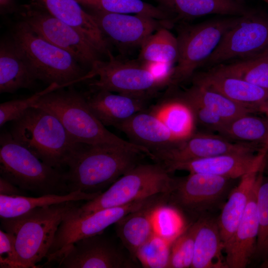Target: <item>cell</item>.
<instances>
[{"label":"cell","instance_id":"cell-1","mask_svg":"<svg viewBox=\"0 0 268 268\" xmlns=\"http://www.w3.org/2000/svg\"><path fill=\"white\" fill-rule=\"evenodd\" d=\"M144 153L117 145L84 144L65 172L69 192L101 193L139 163Z\"/></svg>","mask_w":268,"mask_h":268},{"label":"cell","instance_id":"cell-2","mask_svg":"<svg viewBox=\"0 0 268 268\" xmlns=\"http://www.w3.org/2000/svg\"><path fill=\"white\" fill-rule=\"evenodd\" d=\"M12 122L9 133L13 139L60 170L86 144L73 140L54 115L40 108L31 107Z\"/></svg>","mask_w":268,"mask_h":268},{"label":"cell","instance_id":"cell-3","mask_svg":"<svg viewBox=\"0 0 268 268\" xmlns=\"http://www.w3.org/2000/svg\"><path fill=\"white\" fill-rule=\"evenodd\" d=\"M33 107L54 115L75 142L89 145L109 144L140 151L144 147L125 140L108 131L89 108L84 94L74 89L60 88L43 95Z\"/></svg>","mask_w":268,"mask_h":268},{"label":"cell","instance_id":"cell-4","mask_svg":"<svg viewBox=\"0 0 268 268\" xmlns=\"http://www.w3.org/2000/svg\"><path fill=\"white\" fill-rule=\"evenodd\" d=\"M76 202L37 207L14 218H0L2 229L15 237L20 268H36L46 258L59 226Z\"/></svg>","mask_w":268,"mask_h":268},{"label":"cell","instance_id":"cell-5","mask_svg":"<svg viewBox=\"0 0 268 268\" xmlns=\"http://www.w3.org/2000/svg\"><path fill=\"white\" fill-rule=\"evenodd\" d=\"M0 177L26 192L45 195L69 193L65 172L48 165L15 141L0 136Z\"/></svg>","mask_w":268,"mask_h":268},{"label":"cell","instance_id":"cell-6","mask_svg":"<svg viewBox=\"0 0 268 268\" xmlns=\"http://www.w3.org/2000/svg\"><path fill=\"white\" fill-rule=\"evenodd\" d=\"M13 41L37 80L62 88L86 80L87 71L70 54L42 37L24 21L16 26Z\"/></svg>","mask_w":268,"mask_h":268},{"label":"cell","instance_id":"cell-7","mask_svg":"<svg viewBox=\"0 0 268 268\" xmlns=\"http://www.w3.org/2000/svg\"><path fill=\"white\" fill-rule=\"evenodd\" d=\"M173 180L170 173L159 163H139L95 198L75 206L72 211L78 216H85L157 194H169Z\"/></svg>","mask_w":268,"mask_h":268},{"label":"cell","instance_id":"cell-8","mask_svg":"<svg viewBox=\"0 0 268 268\" xmlns=\"http://www.w3.org/2000/svg\"><path fill=\"white\" fill-rule=\"evenodd\" d=\"M233 179L207 174L189 173L174 177L167 205L193 222L222 205L231 190ZM223 206V205H222Z\"/></svg>","mask_w":268,"mask_h":268},{"label":"cell","instance_id":"cell-9","mask_svg":"<svg viewBox=\"0 0 268 268\" xmlns=\"http://www.w3.org/2000/svg\"><path fill=\"white\" fill-rule=\"evenodd\" d=\"M239 16H222L201 23L181 26L177 37L179 56L171 84L192 78L210 56Z\"/></svg>","mask_w":268,"mask_h":268},{"label":"cell","instance_id":"cell-10","mask_svg":"<svg viewBox=\"0 0 268 268\" xmlns=\"http://www.w3.org/2000/svg\"><path fill=\"white\" fill-rule=\"evenodd\" d=\"M268 49V14L247 10L224 34L201 67H212L255 56Z\"/></svg>","mask_w":268,"mask_h":268},{"label":"cell","instance_id":"cell-11","mask_svg":"<svg viewBox=\"0 0 268 268\" xmlns=\"http://www.w3.org/2000/svg\"><path fill=\"white\" fill-rule=\"evenodd\" d=\"M108 61H95L86 74L91 90H106L149 98L161 88L139 61L121 60L111 54Z\"/></svg>","mask_w":268,"mask_h":268},{"label":"cell","instance_id":"cell-12","mask_svg":"<svg viewBox=\"0 0 268 268\" xmlns=\"http://www.w3.org/2000/svg\"><path fill=\"white\" fill-rule=\"evenodd\" d=\"M34 31L70 54L81 65L91 68L99 52L80 32L52 15L34 0L20 6L18 12Z\"/></svg>","mask_w":268,"mask_h":268},{"label":"cell","instance_id":"cell-13","mask_svg":"<svg viewBox=\"0 0 268 268\" xmlns=\"http://www.w3.org/2000/svg\"><path fill=\"white\" fill-rule=\"evenodd\" d=\"M153 196L115 207L101 209L85 216L74 214L72 208L65 215L55 234L46 258L54 261L57 255L71 243L82 238L101 234L129 213L146 203Z\"/></svg>","mask_w":268,"mask_h":268},{"label":"cell","instance_id":"cell-14","mask_svg":"<svg viewBox=\"0 0 268 268\" xmlns=\"http://www.w3.org/2000/svg\"><path fill=\"white\" fill-rule=\"evenodd\" d=\"M59 268H131L137 265L101 234L79 239L55 258Z\"/></svg>","mask_w":268,"mask_h":268},{"label":"cell","instance_id":"cell-15","mask_svg":"<svg viewBox=\"0 0 268 268\" xmlns=\"http://www.w3.org/2000/svg\"><path fill=\"white\" fill-rule=\"evenodd\" d=\"M267 145L256 143L234 142L219 135L194 133L188 138L153 155L156 162L165 164L235 153L259 152Z\"/></svg>","mask_w":268,"mask_h":268},{"label":"cell","instance_id":"cell-16","mask_svg":"<svg viewBox=\"0 0 268 268\" xmlns=\"http://www.w3.org/2000/svg\"><path fill=\"white\" fill-rule=\"evenodd\" d=\"M93 16L108 41L120 48L140 47L152 33L162 27L171 28L173 21L147 16L110 13L93 10Z\"/></svg>","mask_w":268,"mask_h":268},{"label":"cell","instance_id":"cell-17","mask_svg":"<svg viewBox=\"0 0 268 268\" xmlns=\"http://www.w3.org/2000/svg\"><path fill=\"white\" fill-rule=\"evenodd\" d=\"M268 148L259 152L228 153L162 164L170 173L176 170L207 174L231 179L240 178L263 165Z\"/></svg>","mask_w":268,"mask_h":268},{"label":"cell","instance_id":"cell-18","mask_svg":"<svg viewBox=\"0 0 268 268\" xmlns=\"http://www.w3.org/2000/svg\"><path fill=\"white\" fill-rule=\"evenodd\" d=\"M192 78L193 83L216 91L253 113L264 112L268 103V89L221 74L211 68L194 74Z\"/></svg>","mask_w":268,"mask_h":268},{"label":"cell","instance_id":"cell-19","mask_svg":"<svg viewBox=\"0 0 268 268\" xmlns=\"http://www.w3.org/2000/svg\"><path fill=\"white\" fill-rule=\"evenodd\" d=\"M168 194L156 195L141 207L116 223V230L130 258L136 263L138 249L155 232L154 217L160 207L167 205Z\"/></svg>","mask_w":268,"mask_h":268},{"label":"cell","instance_id":"cell-20","mask_svg":"<svg viewBox=\"0 0 268 268\" xmlns=\"http://www.w3.org/2000/svg\"><path fill=\"white\" fill-rule=\"evenodd\" d=\"M258 179L259 176L237 228L224 247L227 268H246L253 259L259 228L256 203Z\"/></svg>","mask_w":268,"mask_h":268},{"label":"cell","instance_id":"cell-21","mask_svg":"<svg viewBox=\"0 0 268 268\" xmlns=\"http://www.w3.org/2000/svg\"><path fill=\"white\" fill-rule=\"evenodd\" d=\"M84 95L89 108L99 121L104 126L115 128L136 113L146 109L148 99L102 89H90Z\"/></svg>","mask_w":268,"mask_h":268},{"label":"cell","instance_id":"cell-22","mask_svg":"<svg viewBox=\"0 0 268 268\" xmlns=\"http://www.w3.org/2000/svg\"><path fill=\"white\" fill-rule=\"evenodd\" d=\"M130 138V142L147 149L151 155L178 142L154 114L146 109L136 113L117 128Z\"/></svg>","mask_w":268,"mask_h":268},{"label":"cell","instance_id":"cell-23","mask_svg":"<svg viewBox=\"0 0 268 268\" xmlns=\"http://www.w3.org/2000/svg\"><path fill=\"white\" fill-rule=\"evenodd\" d=\"M52 15L82 34L100 54H111L109 42L91 13L76 0H35Z\"/></svg>","mask_w":268,"mask_h":268},{"label":"cell","instance_id":"cell-24","mask_svg":"<svg viewBox=\"0 0 268 268\" xmlns=\"http://www.w3.org/2000/svg\"><path fill=\"white\" fill-rule=\"evenodd\" d=\"M196 221L194 254L192 268H227L222 256L224 245L217 218L210 215Z\"/></svg>","mask_w":268,"mask_h":268},{"label":"cell","instance_id":"cell-25","mask_svg":"<svg viewBox=\"0 0 268 268\" xmlns=\"http://www.w3.org/2000/svg\"><path fill=\"white\" fill-rule=\"evenodd\" d=\"M37 80L25 57L13 41L0 44V93H13L33 88Z\"/></svg>","mask_w":268,"mask_h":268},{"label":"cell","instance_id":"cell-26","mask_svg":"<svg viewBox=\"0 0 268 268\" xmlns=\"http://www.w3.org/2000/svg\"><path fill=\"white\" fill-rule=\"evenodd\" d=\"M262 167L240 178L239 183L232 189L221 207L217 220L224 247L233 235L243 215Z\"/></svg>","mask_w":268,"mask_h":268},{"label":"cell","instance_id":"cell-27","mask_svg":"<svg viewBox=\"0 0 268 268\" xmlns=\"http://www.w3.org/2000/svg\"><path fill=\"white\" fill-rule=\"evenodd\" d=\"M174 20H190L218 14L240 16L248 10L238 0H155Z\"/></svg>","mask_w":268,"mask_h":268},{"label":"cell","instance_id":"cell-28","mask_svg":"<svg viewBox=\"0 0 268 268\" xmlns=\"http://www.w3.org/2000/svg\"><path fill=\"white\" fill-rule=\"evenodd\" d=\"M100 194L74 191L66 194H48L38 197L0 195V218H11L37 207L67 201H86L95 198Z\"/></svg>","mask_w":268,"mask_h":268},{"label":"cell","instance_id":"cell-29","mask_svg":"<svg viewBox=\"0 0 268 268\" xmlns=\"http://www.w3.org/2000/svg\"><path fill=\"white\" fill-rule=\"evenodd\" d=\"M149 111L161 121L177 141L188 138L195 133L193 110L181 97L161 101Z\"/></svg>","mask_w":268,"mask_h":268},{"label":"cell","instance_id":"cell-30","mask_svg":"<svg viewBox=\"0 0 268 268\" xmlns=\"http://www.w3.org/2000/svg\"><path fill=\"white\" fill-rule=\"evenodd\" d=\"M181 97L187 102L203 105L227 122L245 114L254 113L223 95L195 83Z\"/></svg>","mask_w":268,"mask_h":268},{"label":"cell","instance_id":"cell-31","mask_svg":"<svg viewBox=\"0 0 268 268\" xmlns=\"http://www.w3.org/2000/svg\"><path fill=\"white\" fill-rule=\"evenodd\" d=\"M251 114H245L227 122L219 134L232 141L268 145V117Z\"/></svg>","mask_w":268,"mask_h":268},{"label":"cell","instance_id":"cell-32","mask_svg":"<svg viewBox=\"0 0 268 268\" xmlns=\"http://www.w3.org/2000/svg\"><path fill=\"white\" fill-rule=\"evenodd\" d=\"M210 68L221 74L268 89V49L255 56Z\"/></svg>","mask_w":268,"mask_h":268},{"label":"cell","instance_id":"cell-33","mask_svg":"<svg viewBox=\"0 0 268 268\" xmlns=\"http://www.w3.org/2000/svg\"><path fill=\"white\" fill-rule=\"evenodd\" d=\"M179 56L178 43L167 27H162L150 35L140 47L139 61L163 62L176 65Z\"/></svg>","mask_w":268,"mask_h":268},{"label":"cell","instance_id":"cell-34","mask_svg":"<svg viewBox=\"0 0 268 268\" xmlns=\"http://www.w3.org/2000/svg\"><path fill=\"white\" fill-rule=\"evenodd\" d=\"M76 0L93 10L120 14L142 15L157 19L174 21L171 14L161 7L155 6L142 0Z\"/></svg>","mask_w":268,"mask_h":268},{"label":"cell","instance_id":"cell-35","mask_svg":"<svg viewBox=\"0 0 268 268\" xmlns=\"http://www.w3.org/2000/svg\"><path fill=\"white\" fill-rule=\"evenodd\" d=\"M263 164L259 173L257 189V209L259 234L254 258L263 261V267L268 268V172Z\"/></svg>","mask_w":268,"mask_h":268},{"label":"cell","instance_id":"cell-36","mask_svg":"<svg viewBox=\"0 0 268 268\" xmlns=\"http://www.w3.org/2000/svg\"><path fill=\"white\" fill-rule=\"evenodd\" d=\"M172 242L155 232L138 249L137 260L143 268H168Z\"/></svg>","mask_w":268,"mask_h":268},{"label":"cell","instance_id":"cell-37","mask_svg":"<svg viewBox=\"0 0 268 268\" xmlns=\"http://www.w3.org/2000/svg\"><path fill=\"white\" fill-rule=\"evenodd\" d=\"M197 223H192L172 242L168 268H191L194 254Z\"/></svg>","mask_w":268,"mask_h":268},{"label":"cell","instance_id":"cell-38","mask_svg":"<svg viewBox=\"0 0 268 268\" xmlns=\"http://www.w3.org/2000/svg\"><path fill=\"white\" fill-rule=\"evenodd\" d=\"M60 88H63L57 84H53L28 98L15 99L0 103V127L6 123L13 121L20 117L27 110L33 107L43 95Z\"/></svg>","mask_w":268,"mask_h":268},{"label":"cell","instance_id":"cell-39","mask_svg":"<svg viewBox=\"0 0 268 268\" xmlns=\"http://www.w3.org/2000/svg\"><path fill=\"white\" fill-rule=\"evenodd\" d=\"M154 222L156 232L170 241H173L182 232L181 215L168 205L158 209Z\"/></svg>","mask_w":268,"mask_h":268},{"label":"cell","instance_id":"cell-40","mask_svg":"<svg viewBox=\"0 0 268 268\" xmlns=\"http://www.w3.org/2000/svg\"><path fill=\"white\" fill-rule=\"evenodd\" d=\"M185 101L192 109L196 122H198L201 126L210 132L219 133L227 122L218 115L202 105Z\"/></svg>","mask_w":268,"mask_h":268},{"label":"cell","instance_id":"cell-41","mask_svg":"<svg viewBox=\"0 0 268 268\" xmlns=\"http://www.w3.org/2000/svg\"><path fill=\"white\" fill-rule=\"evenodd\" d=\"M15 237L13 234L0 230V267L20 268L15 247Z\"/></svg>","mask_w":268,"mask_h":268},{"label":"cell","instance_id":"cell-42","mask_svg":"<svg viewBox=\"0 0 268 268\" xmlns=\"http://www.w3.org/2000/svg\"><path fill=\"white\" fill-rule=\"evenodd\" d=\"M140 63L151 74L161 88L171 84L175 65L163 62Z\"/></svg>","mask_w":268,"mask_h":268},{"label":"cell","instance_id":"cell-43","mask_svg":"<svg viewBox=\"0 0 268 268\" xmlns=\"http://www.w3.org/2000/svg\"><path fill=\"white\" fill-rule=\"evenodd\" d=\"M26 193L19 188L0 177V195L7 196H25Z\"/></svg>","mask_w":268,"mask_h":268},{"label":"cell","instance_id":"cell-44","mask_svg":"<svg viewBox=\"0 0 268 268\" xmlns=\"http://www.w3.org/2000/svg\"><path fill=\"white\" fill-rule=\"evenodd\" d=\"M20 6L16 0H0V13L1 15L18 13Z\"/></svg>","mask_w":268,"mask_h":268},{"label":"cell","instance_id":"cell-45","mask_svg":"<svg viewBox=\"0 0 268 268\" xmlns=\"http://www.w3.org/2000/svg\"><path fill=\"white\" fill-rule=\"evenodd\" d=\"M264 113H266L267 116L268 117V103L265 108Z\"/></svg>","mask_w":268,"mask_h":268},{"label":"cell","instance_id":"cell-46","mask_svg":"<svg viewBox=\"0 0 268 268\" xmlns=\"http://www.w3.org/2000/svg\"><path fill=\"white\" fill-rule=\"evenodd\" d=\"M262 0L268 4V0Z\"/></svg>","mask_w":268,"mask_h":268},{"label":"cell","instance_id":"cell-47","mask_svg":"<svg viewBox=\"0 0 268 268\" xmlns=\"http://www.w3.org/2000/svg\"><path fill=\"white\" fill-rule=\"evenodd\" d=\"M239 0V1H242V0Z\"/></svg>","mask_w":268,"mask_h":268}]
</instances>
